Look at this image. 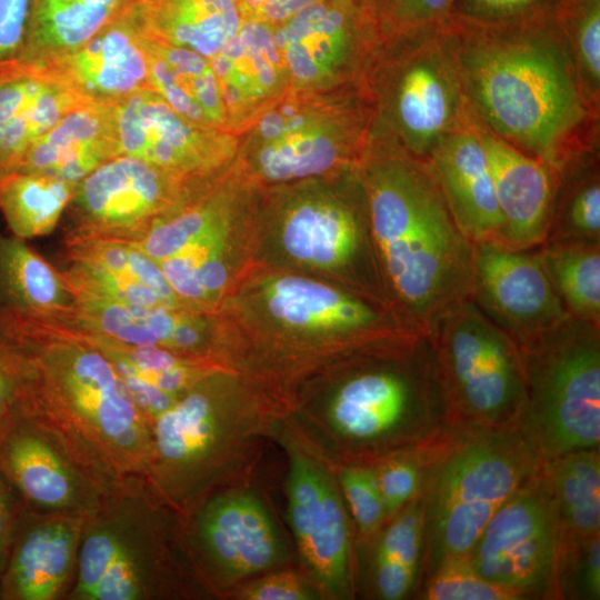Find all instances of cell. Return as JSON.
Here are the masks:
<instances>
[{"instance_id":"6da1fadb","label":"cell","mask_w":600,"mask_h":600,"mask_svg":"<svg viewBox=\"0 0 600 600\" xmlns=\"http://www.w3.org/2000/svg\"><path fill=\"white\" fill-rule=\"evenodd\" d=\"M449 28L470 111L491 132L553 171L600 144V112L556 14L498 24L451 18Z\"/></svg>"},{"instance_id":"7a4b0ae2","label":"cell","mask_w":600,"mask_h":600,"mask_svg":"<svg viewBox=\"0 0 600 600\" xmlns=\"http://www.w3.org/2000/svg\"><path fill=\"white\" fill-rule=\"evenodd\" d=\"M358 173L370 238L393 313L429 332L471 299L473 243L453 221L427 162L371 131Z\"/></svg>"},{"instance_id":"3957f363","label":"cell","mask_w":600,"mask_h":600,"mask_svg":"<svg viewBox=\"0 0 600 600\" xmlns=\"http://www.w3.org/2000/svg\"><path fill=\"white\" fill-rule=\"evenodd\" d=\"M18 347L36 419L101 482L146 477L152 427L109 360L69 322L0 314Z\"/></svg>"},{"instance_id":"277c9868","label":"cell","mask_w":600,"mask_h":600,"mask_svg":"<svg viewBox=\"0 0 600 600\" xmlns=\"http://www.w3.org/2000/svg\"><path fill=\"white\" fill-rule=\"evenodd\" d=\"M220 360L352 356L404 328L386 306L294 269L254 262L216 312Z\"/></svg>"},{"instance_id":"5b68a950","label":"cell","mask_w":600,"mask_h":600,"mask_svg":"<svg viewBox=\"0 0 600 600\" xmlns=\"http://www.w3.org/2000/svg\"><path fill=\"white\" fill-rule=\"evenodd\" d=\"M422 452L426 579L446 559L470 554L493 514L542 460L518 424H448L422 443Z\"/></svg>"},{"instance_id":"8992f818","label":"cell","mask_w":600,"mask_h":600,"mask_svg":"<svg viewBox=\"0 0 600 600\" xmlns=\"http://www.w3.org/2000/svg\"><path fill=\"white\" fill-rule=\"evenodd\" d=\"M260 192L234 160L132 241L186 309L214 314L256 262Z\"/></svg>"},{"instance_id":"52a82bcc","label":"cell","mask_w":600,"mask_h":600,"mask_svg":"<svg viewBox=\"0 0 600 600\" xmlns=\"http://www.w3.org/2000/svg\"><path fill=\"white\" fill-rule=\"evenodd\" d=\"M184 516L141 476L117 481L86 517L68 600H154L174 596V549Z\"/></svg>"},{"instance_id":"ba28073f","label":"cell","mask_w":600,"mask_h":600,"mask_svg":"<svg viewBox=\"0 0 600 600\" xmlns=\"http://www.w3.org/2000/svg\"><path fill=\"white\" fill-rule=\"evenodd\" d=\"M260 396L242 374L222 369L191 387L152 424L146 479L187 516L218 484L261 426Z\"/></svg>"},{"instance_id":"9c48e42d","label":"cell","mask_w":600,"mask_h":600,"mask_svg":"<svg viewBox=\"0 0 600 600\" xmlns=\"http://www.w3.org/2000/svg\"><path fill=\"white\" fill-rule=\"evenodd\" d=\"M364 83L372 131L424 162L472 118L449 23L382 39Z\"/></svg>"},{"instance_id":"30bf717a","label":"cell","mask_w":600,"mask_h":600,"mask_svg":"<svg viewBox=\"0 0 600 600\" xmlns=\"http://www.w3.org/2000/svg\"><path fill=\"white\" fill-rule=\"evenodd\" d=\"M519 348L526 401L518 426L541 460L599 448L600 327L570 316Z\"/></svg>"},{"instance_id":"8fae6325","label":"cell","mask_w":600,"mask_h":600,"mask_svg":"<svg viewBox=\"0 0 600 600\" xmlns=\"http://www.w3.org/2000/svg\"><path fill=\"white\" fill-rule=\"evenodd\" d=\"M449 424H518L526 401L522 354L516 341L468 299L429 330Z\"/></svg>"},{"instance_id":"7c38bea8","label":"cell","mask_w":600,"mask_h":600,"mask_svg":"<svg viewBox=\"0 0 600 600\" xmlns=\"http://www.w3.org/2000/svg\"><path fill=\"white\" fill-rule=\"evenodd\" d=\"M259 233L272 237L291 269L331 274L353 269L371 241L358 167L262 188Z\"/></svg>"},{"instance_id":"4fadbf2b","label":"cell","mask_w":600,"mask_h":600,"mask_svg":"<svg viewBox=\"0 0 600 600\" xmlns=\"http://www.w3.org/2000/svg\"><path fill=\"white\" fill-rule=\"evenodd\" d=\"M373 119L369 92L361 87L316 108L272 140L239 147L236 161L260 188L348 171L359 166Z\"/></svg>"},{"instance_id":"5bb4252c","label":"cell","mask_w":600,"mask_h":600,"mask_svg":"<svg viewBox=\"0 0 600 600\" xmlns=\"http://www.w3.org/2000/svg\"><path fill=\"white\" fill-rule=\"evenodd\" d=\"M273 27L294 90L363 82L381 43L372 0H323Z\"/></svg>"},{"instance_id":"9a60e30c","label":"cell","mask_w":600,"mask_h":600,"mask_svg":"<svg viewBox=\"0 0 600 600\" xmlns=\"http://www.w3.org/2000/svg\"><path fill=\"white\" fill-rule=\"evenodd\" d=\"M559 531L542 464L493 514L469 554L484 579L554 599Z\"/></svg>"},{"instance_id":"2e32d148","label":"cell","mask_w":600,"mask_h":600,"mask_svg":"<svg viewBox=\"0 0 600 600\" xmlns=\"http://www.w3.org/2000/svg\"><path fill=\"white\" fill-rule=\"evenodd\" d=\"M210 179L189 180L117 156L76 184L69 203L77 221L72 231L134 241Z\"/></svg>"},{"instance_id":"e0dca14e","label":"cell","mask_w":600,"mask_h":600,"mask_svg":"<svg viewBox=\"0 0 600 600\" xmlns=\"http://www.w3.org/2000/svg\"><path fill=\"white\" fill-rule=\"evenodd\" d=\"M121 154L189 180H206L236 160L239 137L197 126L179 116L150 88L116 104Z\"/></svg>"},{"instance_id":"ac0fdd59","label":"cell","mask_w":600,"mask_h":600,"mask_svg":"<svg viewBox=\"0 0 600 600\" xmlns=\"http://www.w3.org/2000/svg\"><path fill=\"white\" fill-rule=\"evenodd\" d=\"M471 300L519 347L570 317L537 250H514L493 241L473 243Z\"/></svg>"},{"instance_id":"d6986e66","label":"cell","mask_w":600,"mask_h":600,"mask_svg":"<svg viewBox=\"0 0 600 600\" xmlns=\"http://www.w3.org/2000/svg\"><path fill=\"white\" fill-rule=\"evenodd\" d=\"M184 529L190 553L212 580L260 573L283 557L270 516L248 493L208 494L184 516Z\"/></svg>"},{"instance_id":"ffe728a7","label":"cell","mask_w":600,"mask_h":600,"mask_svg":"<svg viewBox=\"0 0 600 600\" xmlns=\"http://www.w3.org/2000/svg\"><path fill=\"white\" fill-rule=\"evenodd\" d=\"M0 472L26 508L38 512L88 516L112 487L101 482L32 418L22 419L0 441Z\"/></svg>"},{"instance_id":"44dd1931","label":"cell","mask_w":600,"mask_h":600,"mask_svg":"<svg viewBox=\"0 0 600 600\" xmlns=\"http://www.w3.org/2000/svg\"><path fill=\"white\" fill-rule=\"evenodd\" d=\"M288 511L300 553L330 596L352 591L347 518L334 483L311 459L294 454L288 476Z\"/></svg>"},{"instance_id":"7402d4cb","label":"cell","mask_w":600,"mask_h":600,"mask_svg":"<svg viewBox=\"0 0 600 600\" xmlns=\"http://www.w3.org/2000/svg\"><path fill=\"white\" fill-rule=\"evenodd\" d=\"M86 517L26 508L0 578V599H67L74 580Z\"/></svg>"},{"instance_id":"603a6c76","label":"cell","mask_w":600,"mask_h":600,"mask_svg":"<svg viewBox=\"0 0 600 600\" xmlns=\"http://www.w3.org/2000/svg\"><path fill=\"white\" fill-rule=\"evenodd\" d=\"M76 296L73 311L57 320L124 343L159 347L221 363L216 313L168 306L122 304L78 292Z\"/></svg>"},{"instance_id":"cb8c5ba5","label":"cell","mask_w":600,"mask_h":600,"mask_svg":"<svg viewBox=\"0 0 600 600\" xmlns=\"http://www.w3.org/2000/svg\"><path fill=\"white\" fill-rule=\"evenodd\" d=\"M137 4L71 53L47 63L86 103L117 104L149 83Z\"/></svg>"},{"instance_id":"d4e9b609","label":"cell","mask_w":600,"mask_h":600,"mask_svg":"<svg viewBox=\"0 0 600 600\" xmlns=\"http://www.w3.org/2000/svg\"><path fill=\"white\" fill-rule=\"evenodd\" d=\"M473 117V116H472ZM503 219L499 242L514 250L543 244L556 193V173L540 159L491 132L474 117Z\"/></svg>"},{"instance_id":"484cf974","label":"cell","mask_w":600,"mask_h":600,"mask_svg":"<svg viewBox=\"0 0 600 600\" xmlns=\"http://www.w3.org/2000/svg\"><path fill=\"white\" fill-rule=\"evenodd\" d=\"M209 60L220 86L229 130L238 137L290 88L271 24L243 21Z\"/></svg>"},{"instance_id":"4316f807","label":"cell","mask_w":600,"mask_h":600,"mask_svg":"<svg viewBox=\"0 0 600 600\" xmlns=\"http://www.w3.org/2000/svg\"><path fill=\"white\" fill-rule=\"evenodd\" d=\"M80 98L46 64L19 59L0 64V178L16 170L28 148Z\"/></svg>"},{"instance_id":"83f0119b","label":"cell","mask_w":600,"mask_h":600,"mask_svg":"<svg viewBox=\"0 0 600 600\" xmlns=\"http://www.w3.org/2000/svg\"><path fill=\"white\" fill-rule=\"evenodd\" d=\"M472 118L466 127L444 138L427 163L463 236L472 243L499 242L503 219Z\"/></svg>"},{"instance_id":"f1b7e54d","label":"cell","mask_w":600,"mask_h":600,"mask_svg":"<svg viewBox=\"0 0 600 600\" xmlns=\"http://www.w3.org/2000/svg\"><path fill=\"white\" fill-rule=\"evenodd\" d=\"M120 154L116 104L83 103L36 140L14 171L43 173L76 186Z\"/></svg>"},{"instance_id":"f546056e","label":"cell","mask_w":600,"mask_h":600,"mask_svg":"<svg viewBox=\"0 0 600 600\" xmlns=\"http://www.w3.org/2000/svg\"><path fill=\"white\" fill-rule=\"evenodd\" d=\"M144 47L150 89L186 120L231 132L220 86L208 58L148 32Z\"/></svg>"},{"instance_id":"4dcf8cb0","label":"cell","mask_w":600,"mask_h":600,"mask_svg":"<svg viewBox=\"0 0 600 600\" xmlns=\"http://www.w3.org/2000/svg\"><path fill=\"white\" fill-rule=\"evenodd\" d=\"M77 296L63 273L14 236L0 231V314L61 319Z\"/></svg>"},{"instance_id":"1f68e13d","label":"cell","mask_w":600,"mask_h":600,"mask_svg":"<svg viewBox=\"0 0 600 600\" xmlns=\"http://www.w3.org/2000/svg\"><path fill=\"white\" fill-rule=\"evenodd\" d=\"M139 0H34L19 60L47 64L93 38Z\"/></svg>"},{"instance_id":"d6a6232c","label":"cell","mask_w":600,"mask_h":600,"mask_svg":"<svg viewBox=\"0 0 600 600\" xmlns=\"http://www.w3.org/2000/svg\"><path fill=\"white\" fill-rule=\"evenodd\" d=\"M137 10L150 36L208 59L243 22L237 0H139Z\"/></svg>"},{"instance_id":"836d02e7","label":"cell","mask_w":600,"mask_h":600,"mask_svg":"<svg viewBox=\"0 0 600 600\" xmlns=\"http://www.w3.org/2000/svg\"><path fill=\"white\" fill-rule=\"evenodd\" d=\"M559 531V551L600 536L599 448L580 449L542 461Z\"/></svg>"},{"instance_id":"e575fe53","label":"cell","mask_w":600,"mask_h":600,"mask_svg":"<svg viewBox=\"0 0 600 600\" xmlns=\"http://www.w3.org/2000/svg\"><path fill=\"white\" fill-rule=\"evenodd\" d=\"M76 328L109 360L127 389L141 380L164 392L182 397L202 378L228 369L212 359L187 356L153 346L129 344Z\"/></svg>"},{"instance_id":"d590c367","label":"cell","mask_w":600,"mask_h":600,"mask_svg":"<svg viewBox=\"0 0 600 600\" xmlns=\"http://www.w3.org/2000/svg\"><path fill=\"white\" fill-rule=\"evenodd\" d=\"M554 173L553 208L543 243L600 241V144L573 153Z\"/></svg>"},{"instance_id":"8d00e7d4","label":"cell","mask_w":600,"mask_h":600,"mask_svg":"<svg viewBox=\"0 0 600 600\" xmlns=\"http://www.w3.org/2000/svg\"><path fill=\"white\" fill-rule=\"evenodd\" d=\"M74 188L43 173L10 172L0 178V213L19 239L46 236L57 226Z\"/></svg>"},{"instance_id":"74e56055","label":"cell","mask_w":600,"mask_h":600,"mask_svg":"<svg viewBox=\"0 0 600 600\" xmlns=\"http://www.w3.org/2000/svg\"><path fill=\"white\" fill-rule=\"evenodd\" d=\"M538 256L569 314L600 327V241L543 243Z\"/></svg>"},{"instance_id":"f35d334b","label":"cell","mask_w":600,"mask_h":600,"mask_svg":"<svg viewBox=\"0 0 600 600\" xmlns=\"http://www.w3.org/2000/svg\"><path fill=\"white\" fill-rule=\"evenodd\" d=\"M374 554L373 580L384 600L404 598L414 588L423 550V513L420 494L389 521Z\"/></svg>"},{"instance_id":"ab89813d","label":"cell","mask_w":600,"mask_h":600,"mask_svg":"<svg viewBox=\"0 0 600 600\" xmlns=\"http://www.w3.org/2000/svg\"><path fill=\"white\" fill-rule=\"evenodd\" d=\"M67 256L69 261L146 286L170 304L184 308L158 264L130 240L71 231L67 238Z\"/></svg>"},{"instance_id":"60d3db41","label":"cell","mask_w":600,"mask_h":600,"mask_svg":"<svg viewBox=\"0 0 600 600\" xmlns=\"http://www.w3.org/2000/svg\"><path fill=\"white\" fill-rule=\"evenodd\" d=\"M556 17L584 96L589 104L600 112V0H563Z\"/></svg>"},{"instance_id":"b9f144b4","label":"cell","mask_w":600,"mask_h":600,"mask_svg":"<svg viewBox=\"0 0 600 600\" xmlns=\"http://www.w3.org/2000/svg\"><path fill=\"white\" fill-rule=\"evenodd\" d=\"M424 600H522L516 590L480 576L469 556L442 561L426 579L420 594Z\"/></svg>"},{"instance_id":"7bdbcfd3","label":"cell","mask_w":600,"mask_h":600,"mask_svg":"<svg viewBox=\"0 0 600 600\" xmlns=\"http://www.w3.org/2000/svg\"><path fill=\"white\" fill-rule=\"evenodd\" d=\"M422 443L386 454L378 459L376 467H371L387 522L421 492L424 468Z\"/></svg>"},{"instance_id":"ee69618b","label":"cell","mask_w":600,"mask_h":600,"mask_svg":"<svg viewBox=\"0 0 600 600\" xmlns=\"http://www.w3.org/2000/svg\"><path fill=\"white\" fill-rule=\"evenodd\" d=\"M454 0H372L381 39L449 23Z\"/></svg>"},{"instance_id":"f6af8a7d","label":"cell","mask_w":600,"mask_h":600,"mask_svg":"<svg viewBox=\"0 0 600 600\" xmlns=\"http://www.w3.org/2000/svg\"><path fill=\"white\" fill-rule=\"evenodd\" d=\"M340 486L359 532L376 536L386 521V512L371 466L353 464L340 473Z\"/></svg>"},{"instance_id":"bcb514c9","label":"cell","mask_w":600,"mask_h":600,"mask_svg":"<svg viewBox=\"0 0 600 600\" xmlns=\"http://www.w3.org/2000/svg\"><path fill=\"white\" fill-rule=\"evenodd\" d=\"M562 2L563 0H454L451 18L480 24L518 22L554 16Z\"/></svg>"},{"instance_id":"7dc6e473","label":"cell","mask_w":600,"mask_h":600,"mask_svg":"<svg viewBox=\"0 0 600 600\" xmlns=\"http://www.w3.org/2000/svg\"><path fill=\"white\" fill-rule=\"evenodd\" d=\"M28 418V391L22 357L14 342L0 332V441Z\"/></svg>"},{"instance_id":"c3c4849f","label":"cell","mask_w":600,"mask_h":600,"mask_svg":"<svg viewBox=\"0 0 600 600\" xmlns=\"http://www.w3.org/2000/svg\"><path fill=\"white\" fill-rule=\"evenodd\" d=\"M34 0H0V64L21 54L29 33Z\"/></svg>"},{"instance_id":"681fc988","label":"cell","mask_w":600,"mask_h":600,"mask_svg":"<svg viewBox=\"0 0 600 600\" xmlns=\"http://www.w3.org/2000/svg\"><path fill=\"white\" fill-rule=\"evenodd\" d=\"M244 600H309L314 592L293 572H276L248 584L240 597Z\"/></svg>"},{"instance_id":"f907efd6","label":"cell","mask_w":600,"mask_h":600,"mask_svg":"<svg viewBox=\"0 0 600 600\" xmlns=\"http://www.w3.org/2000/svg\"><path fill=\"white\" fill-rule=\"evenodd\" d=\"M323 0H237L242 21L277 26Z\"/></svg>"},{"instance_id":"816d5d0a","label":"cell","mask_w":600,"mask_h":600,"mask_svg":"<svg viewBox=\"0 0 600 600\" xmlns=\"http://www.w3.org/2000/svg\"><path fill=\"white\" fill-rule=\"evenodd\" d=\"M24 509L26 506L19 493L0 472V578Z\"/></svg>"}]
</instances>
